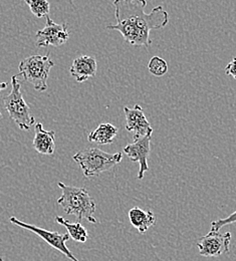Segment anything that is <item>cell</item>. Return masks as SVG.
<instances>
[{
  "label": "cell",
  "mask_w": 236,
  "mask_h": 261,
  "mask_svg": "<svg viewBox=\"0 0 236 261\" xmlns=\"http://www.w3.org/2000/svg\"><path fill=\"white\" fill-rule=\"evenodd\" d=\"M29 5L32 13L37 18L47 16L50 10V5L47 0H24Z\"/></svg>",
  "instance_id": "2e32d148"
},
{
  "label": "cell",
  "mask_w": 236,
  "mask_h": 261,
  "mask_svg": "<svg viewBox=\"0 0 236 261\" xmlns=\"http://www.w3.org/2000/svg\"><path fill=\"white\" fill-rule=\"evenodd\" d=\"M98 64L96 59L89 56H81L73 60L69 68L71 76L77 83H84L97 74Z\"/></svg>",
  "instance_id": "8fae6325"
},
{
  "label": "cell",
  "mask_w": 236,
  "mask_h": 261,
  "mask_svg": "<svg viewBox=\"0 0 236 261\" xmlns=\"http://www.w3.org/2000/svg\"><path fill=\"white\" fill-rule=\"evenodd\" d=\"M225 74L236 80V58H233L231 62L225 66Z\"/></svg>",
  "instance_id": "d6986e66"
},
{
  "label": "cell",
  "mask_w": 236,
  "mask_h": 261,
  "mask_svg": "<svg viewBox=\"0 0 236 261\" xmlns=\"http://www.w3.org/2000/svg\"><path fill=\"white\" fill-rule=\"evenodd\" d=\"M9 221L21 228L32 231L34 234H36L37 236H39L42 240H44L48 245H50L51 247H54L55 249H57L58 251H60L61 253H63L65 256H67L68 259L71 261H80L77 258H75L73 256V254L71 253V251L68 249L66 245V242L70 238L68 233L67 234H61L58 231H48L46 229L40 228L37 226H34L29 223H24L23 221L18 220L16 217H10Z\"/></svg>",
  "instance_id": "8992f818"
},
{
  "label": "cell",
  "mask_w": 236,
  "mask_h": 261,
  "mask_svg": "<svg viewBox=\"0 0 236 261\" xmlns=\"http://www.w3.org/2000/svg\"><path fill=\"white\" fill-rule=\"evenodd\" d=\"M0 261H3V259H2V258H1V257H0Z\"/></svg>",
  "instance_id": "7402d4cb"
},
{
  "label": "cell",
  "mask_w": 236,
  "mask_h": 261,
  "mask_svg": "<svg viewBox=\"0 0 236 261\" xmlns=\"http://www.w3.org/2000/svg\"><path fill=\"white\" fill-rule=\"evenodd\" d=\"M56 222L65 226L68 230V234L70 238H72L76 242L85 243L89 238V232L85 228L81 222L77 223H70L67 219L62 216H57L55 218Z\"/></svg>",
  "instance_id": "9a60e30c"
},
{
  "label": "cell",
  "mask_w": 236,
  "mask_h": 261,
  "mask_svg": "<svg viewBox=\"0 0 236 261\" xmlns=\"http://www.w3.org/2000/svg\"><path fill=\"white\" fill-rule=\"evenodd\" d=\"M129 219L140 233L147 232L156 223V216L151 210L144 211L139 207H134L129 211Z\"/></svg>",
  "instance_id": "4fadbf2b"
},
{
  "label": "cell",
  "mask_w": 236,
  "mask_h": 261,
  "mask_svg": "<svg viewBox=\"0 0 236 261\" xmlns=\"http://www.w3.org/2000/svg\"><path fill=\"white\" fill-rule=\"evenodd\" d=\"M45 27L36 33V46L37 47H47L61 46L65 44L69 38L68 24H58L47 15Z\"/></svg>",
  "instance_id": "ba28073f"
},
{
  "label": "cell",
  "mask_w": 236,
  "mask_h": 261,
  "mask_svg": "<svg viewBox=\"0 0 236 261\" xmlns=\"http://www.w3.org/2000/svg\"><path fill=\"white\" fill-rule=\"evenodd\" d=\"M19 74L11 77V92L3 98L4 107L10 119L22 130H29L35 124L34 115L21 93V85L18 81Z\"/></svg>",
  "instance_id": "277c9868"
},
{
  "label": "cell",
  "mask_w": 236,
  "mask_h": 261,
  "mask_svg": "<svg viewBox=\"0 0 236 261\" xmlns=\"http://www.w3.org/2000/svg\"><path fill=\"white\" fill-rule=\"evenodd\" d=\"M58 185L62 189V196L57 202L67 214L74 215L78 221L86 218L91 223H97L94 216L97 209L96 202L87 189L68 186L62 182H59Z\"/></svg>",
  "instance_id": "7a4b0ae2"
},
{
  "label": "cell",
  "mask_w": 236,
  "mask_h": 261,
  "mask_svg": "<svg viewBox=\"0 0 236 261\" xmlns=\"http://www.w3.org/2000/svg\"><path fill=\"white\" fill-rule=\"evenodd\" d=\"M148 70L151 74L160 77L168 72V64L160 57H153L148 64Z\"/></svg>",
  "instance_id": "e0dca14e"
},
{
  "label": "cell",
  "mask_w": 236,
  "mask_h": 261,
  "mask_svg": "<svg viewBox=\"0 0 236 261\" xmlns=\"http://www.w3.org/2000/svg\"><path fill=\"white\" fill-rule=\"evenodd\" d=\"M231 233H219L210 231L197 242L199 253L205 257H217L224 253H229Z\"/></svg>",
  "instance_id": "52a82bcc"
},
{
  "label": "cell",
  "mask_w": 236,
  "mask_h": 261,
  "mask_svg": "<svg viewBox=\"0 0 236 261\" xmlns=\"http://www.w3.org/2000/svg\"><path fill=\"white\" fill-rule=\"evenodd\" d=\"M124 113L126 116V130L133 133L134 141L146 136H152L154 130L141 106L135 105L134 108L124 107Z\"/></svg>",
  "instance_id": "9c48e42d"
},
{
  "label": "cell",
  "mask_w": 236,
  "mask_h": 261,
  "mask_svg": "<svg viewBox=\"0 0 236 261\" xmlns=\"http://www.w3.org/2000/svg\"><path fill=\"white\" fill-rule=\"evenodd\" d=\"M1 118H2V115H1V113H0V119H1Z\"/></svg>",
  "instance_id": "44dd1931"
},
{
  "label": "cell",
  "mask_w": 236,
  "mask_h": 261,
  "mask_svg": "<svg viewBox=\"0 0 236 261\" xmlns=\"http://www.w3.org/2000/svg\"><path fill=\"white\" fill-rule=\"evenodd\" d=\"M7 88V84L6 83H0V93L5 90Z\"/></svg>",
  "instance_id": "ffe728a7"
},
{
  "label": "cell",
  "mask_w": 236,
  "mask_h": 261,
  "mask_svg": "<svg viewBox=\"0 0 236 261\" xmlns=\"http://www.w3.org/2000/svg\"><path fill=\"white\" fill-rule=\"evenodd\" d=\"M33 145L37 153L44 156L53 155L56 151V132L44 130L41 123L35 124Z\"/></svg>",
  "instance_id": "7c38bea8"
},
{
  "label": "cell",
  "mask_w": 236,
  "mask_h": 261,
  "mask_svg": "<svg viewBox=\"0 0 236 261\" xmlns=\"http://www.w3.org/2000/svg\"><path fill=\"white\" fill-rule=\"evenodd\" d=\"M113 4L117 23L108 25L107 30L118 31L131 45L149 47L152 44L150 33L169 23L168 12L162 5L147 13L146 0H114Z\"/></svg>",
  "instance_id": "6da1fadb"
},
{
  "label": "cell",
  "mask_w": 236,
  "mask_h": 261,
  "mask_svg": "<svg viewBox=\"0 0 236 261\" xmlns=\"http://www.w3.org/2000/svg\"><path fill=\"white\" fill-rule=\"evenodd\" d=\"M232 223H236V211L226 218L218 219L216 221H213L211 223V230L210 231L219 232V230L222 227H224L225 225H229V224H232Z\"/></svg>",
  "instance_id": "ac0fdd59"
},
{
  "label": "cell",
  "mask_w": 236,
  "mask_h": 261,
  "mask_svg": "<svg viewBox=\"0 0 236 261\" xmlns=\"http://www.w3.org/2000/svg\"><path fill=\"white\" fill-rule=\"evenodd\" d=\"M123 159L122 153L110 154L99 148H90L77 152L72 156V160L80 166L84 175L88 178L99 176L109 171Z\"/></svg>",
  "instance_id": "3957f363"
},
{
  "label": "cell",
  "mask_w": 236,
  "mask_h": 261,
  "mask_svg": "<svg viewBox=\"0 0 236 261\" xmlns=\"http://www.w3.org/2000/svg\"><path fill=\"white\" fill-rule=\"evenodd\" d=\"M55 63L48 56H33L24 59L19 64V75L31 84L36 92L47 90V79Z\"/></svg>",
  "instance_id": "5b68a950"
},
{
  "label": "cell",
  "mask_w": 236,
  "mask_h": 261,
  "mask_svg": "<svg viewBox=\"0 0 236 261\" xmlns=\"http://www.w3.org/2000/svg\"><path fill=\"white\" fill-rule=\"evenodd\" d=\"M118 132V128L114 125L110 123H102L90 133L88 140L91 143H96L99 145H109L114 142Z\"/></svg>",
  "instance_id": "5bb4252c"
},
{
  "label": "cell",
  "mask_w": 236,
  "mask_h": 261,
  "mask_svg": "<svg viewBox=\"0 0 236 261\" xmlns=\"http://www.w3.org/2000/svg\"><path fill=\"white\" fill-rule=\"evenodd\" d=\"M151 139L152 136H146L129 144L125 147L124 153L129 157L132 162H138L140 169L138 172V179L142 180L145 173L149 170L148 158L151 152Z\"/></svg>",
  "instance_id": "30bf717a"
}]
</instances>
